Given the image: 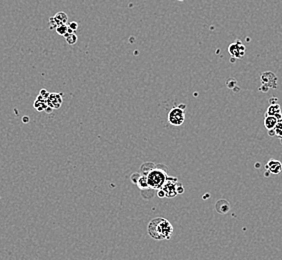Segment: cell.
<instances>
[{
    "instance_id": "4",
    "label": "cell",
    "mask_w": 282,
    "mask_h": 260,
    "mask_svg": "<svg viewBox=\"0 0 282 260\" xmlns=\"http://www.w3.org/2000/svg\"><path fill=\"white\" fill-rule=\"evenodd\" d=\"M178 185H179V182L177 181L176 177L168 176L166 182L164 183V185H163L162 188H161L163 190V192L165 193V197L172 198L174 196H176V195L178 194L177 193Z\"/></svg>"
},
{
    "instance_id": "20",
    "label": "cell",
    "mask_w": 282,
    "mask_h": 260,
    "mask_svg": "<svg viewBox=\"0 0 282 260\" xmlns=\"http://www.w3.org/2000/svg\"><path fill=\"white\" fill-rule=\"evenodd\" d=\"M280 139V142H281V144H282V138H279Z\"/></svg>"
},
{
    "instance_id": "14",
    "label": "cell",
    "mask_w": 282,
    "mask_h": 260,
    "mask_svg": "<svg viewBox=\"0 0 282 260\" xmlns=\"http://www.w3.org/2000/svg\"><path fill=\"white\" fill-rule=\"evenodd\" d=\"M274 131H275V136L282 138V120L278 121V123L274 127Z\"/></svg>"
},
{
    "instance_id": "11",
    "label": "cell",
    "mask_w": 282,
    "mask_h": 260,
    "mask_svg": "<svg viewBox=\"0 0 282 260\" xmlns=\"http://www.w3.org/2000/svg\"><path fill=\"white\" fill-rule=\"evenodd\" d=\"M278 123V120L275 116H270V115H265L264 118V126L267 130L274 129V127Z\"/></svg>"
},
{
    "instance_id": "10",
    "label": "cell",
    "mask_w": 282,
    "mask_h": 260,
    "mask_svg": "<svg viewBox=\"0 0 282 260\" xmlns=\"http://www.w3.org/2000/svg\"><path fill=\"white\" fill-rule=\"evenodd\" d=\"M215 208L217 210V212L220 214H226L230 210V205L229 202L225 199H221L216 202Z\"/></svg>"
},
{
    "instance_id": "9",
    "label": "cell",
    "mask_w": 282,
    "mask_h": 260,
    "mask_svg": "<svg viewBox=\"0 0 282 260\" xmlns=\"http://www.w3.org/2000/svg\"><path fill=\"white\" fill-rule=\"evenodd\" d=\"M265 115H270V116H275L277 118L278 121L282 120V113H281V109H280V105L279 104H274V105H270L268 107L267 111H266Z\"/></svg>"
},
{
    "instance_id": "17",
    "label": "cell",
    "mask_w": 282,
    "mask_h": 260,
    "mask_svg": "<svg viewBox=\"0 0 282 260\" xmlns=\"http://www.w3.org/2000/svg\"><path fill=\"white\" fill-rule=\"evenodd\" d=\"M277 100H278V99H277L276 97H272V98H270V99H269V103H270V105L278 104V102H277Z\"/></svg>"
},
{
    "instance_id": "3",
    "label": "cell",
    "mask_w": 282,
    "mask_h": 260,
    "mask_svg": "<svg viewBox=\"0 0 282 260\" xmlns=\"http://www.w3.org/2000/svg\"><path fill=\"white\" fill-rule=\"evenodd\" d=\"M185 120V105L173 107L168 113V121L173 126H180Z\"/></svg>"
},
{
    "instance_id": "12",
    "label": "cell",
    "mask_w": 282,
    "mask_h": 260,
    "mask_svg": "<svg viewBox=\"0 0 282 260\" xmlns=\"http://www.w3.org/2000/svg\"><path fill=\"white\" fill-rule=\"evenodd\" d=\"M34 107L38 110V111H42L47 108V100L46 99L42 98L41 96H38L35 103H34Z\"/></svg>"
},
{
    "instance_id": "18",
    "label": "cell",
    "mask_w": 282,
    "mask_h": 260,
    "mask_svg": "<svg viewBox=\"0 0 282 260\" xmlns=\"http://www.w3.org/2000/svg\"><path fill=\"white\" fill-rule=\"evenodd\" d=\"M77 26H78V24L76 23V22H71V23L69 24V28H71L72 30H75V29H77Z\"/></svg>"
},
{
    "instance_id": "15",
    "label": "cell",
    "mask_w": 282,
    "mask_h": 260,
    "mask_svg": "<svg viewBox=\"0 0 282 260\" xmlns=\"http://www.w3.org/2000/svg\"><path fill=\"white\" fill-rule=\"evenodd\" d=\"M64 37L66 38V40H67L68 43L71 44V45L74 44L75 42L77 41V37H76V35H75V34H73V33H72V34H68V33H66L65 35H64Z\"/></svg>"
},
{
    "instance_id": "1",
    "label": "cell",
    "mask_w": 282,
    "mask_h": 260,
    "mask_svg": "<svg viewBox=\"0 0 282 260\" xmlns=\"http://www.w3.org/2000/svg\"><path fill=\"white\" fill-rule=\"evenodd\" d=\"M139 173L146 177L148 190L151 192L161 189L168 178V169L164 164L146 162L140 167Z\"/></svg>"
},
{
    "instance_id": "8",
    "label": "cell",
    "mask_w": 282,
    "mask_h": 260,
    "mask_svg": "<svg viewBox=\"0 0 282 260\" xmlns=\"http://www.w3.org/2000/svg\"><path fill=\"white\" fill-rule=\"evenodd\" d=\"M229 53L231 55H233L234 57H241L244 55V52H245V47L244 45H242V43L240 41H237L236 43H232L230 46H229Z\"/></svg>"
},
{
    "instance_id": "6",
    "label": "cell",
    "mask_w": 282,
    "mask_h": 260,
    "mask_svg": "<svg viewBox=\"0 0 282 260\" xmlns=\"http://www.w3.org/2000/svg\"><path fill=\"white\" fill-rule=\"evenodd\" d=\"M265 169H266V172H269V173L279 174L282 171V163L279 160L270 159L267 162V164L265 165Z\"/></svg>"
},
{
    "instance_id": "19",
    "label": "cell",
    "mask_w": 282,
    "mask_h": 260,
    "mask_svg": "<svg viewBox=\"0 0 282 260\" xmlns=\"http://www.w3.org/2000/svg\"><path fill=\"white\" fill-rule=\"evenodd\" d=\"M268 135L269 136H275V131H274V129L268 130Z\"/></svg>"
},
{
    "instance_id": "2",
    "label": "cell",
    "mask_w": 282,
    "mask_h": 260,
    "mask_svg": "<svg viewBox=\"0 0 282 260\" xmlns=\"http://www.w3.org/2000/svg\"><path fill=\"white\" fill-rule=\"evenodd\" d=\"M173 232V227L171 223L165 218H154L148 224V234L155 240L170 239Z\"/></svg>"
},
{
    "instance_id": "5",
    "label": "cell",
    "mask_w": 282,
    "mask_h": 260,
    "mask_svg": "<svg viewBox=\"0 0 282 260\" xmlns=\"http://www.w3.org/2000/svg\"><path fill=\"white\" fill-rule=\"evenodd\" d=\"M277 76L273 73V72H264V73L261 74V82L262 85L267 86L268 88H273L275 89L277 88Z\"/></svg>"
},
{
    "instance_id": "16",
    "label": "cell",
    "mask_w": 282,
    "mask_h": 260,
    "mask_svg": "<svg viewBox=\"0 0 282 260\" xmlns=\"http://www.w3.org/2000/svg\"><path fill=\"white\" fill-rule=\"evenodd\" d=\"M67 30H68V26H66V24H63V25H59L58 27L56 28V31L58 34L60 35H65L67 33Z\"/></svg>"
},
{
    "instance_id": "7",
    "label": "cell",
    "mask_w": 282,
    "mask_h": 260,
    "mask_svg": "<svg viewBox=\"0 0 282 260\" xmlns=\"http://www.w3.org/2000/svg\"><path fill=\"white\" fill-rule=\"evenodd\" d=\"M62 104V98L61 94L58 93H50L47 98V106L52 109L59 108L60 105Z\"/></svg>"
},
{
    "instance_id": "13",
    "label": "cell",
    "mask_w": 282,
    "mask_h": 260,
    "mask_svg": "<svg viewBox=\"0 0 282 260\" xmlns=\"http://www.w3.org/2000/svg\"><path fill=\"white\" fill-rule=\"evenodd\" d=\"M53 20L55 21V23L58 27L59 25H63L67 22V16L64 12H58L54 17H53Z\"/></svg>"
}]
</instances>
